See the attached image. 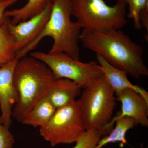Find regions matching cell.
<instances>
[{"mask_svg":"<svg viewBox=\"0 0 148 148\" xmlns=\"http://www.w3.org/2000/svg\"><path fill=\"white\" fill-rule=\"evenodd\" d=\"M80 41L88 50L135 78L148 76L143 49L121 30L99 33L82 31Z\"/></svg>","mask_w":148,"mask_h":148,"instance_id":"6da1fadb","label":"cell"},{"mask_svg":"<svg viewBox=\"0 0 148 148\" xmlns=\"http://www.w3.org/2000/svg\"><path fill=\"white\" fill-rule=\"evenodd\" d=\"M56 79L45 64L31 56L18 59L13 73L16 103L12 117L21 123L34 105L46 96Z\"/></svg>","mask_w":148,"mask_h":148,"instance_id":"7a4b0ae2","label":"cell"},{"mask_svg":"<svg viewBox=\"0 0 148 148\" xmlns=\"http://www.w3.org/2000/svg\"><path fill=\"white\" fill-rule=\"evenodd\" d=\"M72 0H54L49 19L42 31L33 41L16 53L20 59L36 47L43 38L51 37L53 42L49 53L63 52L79 60L82 29L71 20Z\"/></svg>","mask_w":148,"mask_h":148,"instance_id":"3957f363","label":"cell"},{"mask_svg":"<svg viewBox=\"0 0 148 148\" xmlns=\"http://www.w3.org/2000/svg\"><path fill=\"white\" fill-rule=\"evenodd\" d=\"M127 5L120 0L113 6L104 0H72V15L82 32L106 33L121 30L127 24Z\"/></svg>","mask_w":148,"mask_h":148,"instance_id":"277c9868","label":"cell"},{"mask_svg":"<svg viewBox=\"0 0 148 148\" xmlns=\"http://www.w3.org/2000/svg\"><path fill=\"white\" fill-rule=\"evenodd\" d=\"M78 100L86 130H100L103 136L112 131L109 127L116 106L115 92L103 75L84 88Z\"/></svg>","mask_w":148,"mask_h":148,"instance_id":"5b68a950","label":"cell"},{"mask_svg":"<svg viewBox=\"0 0 148 148\" xmlns=\"http://www.w3.org/2000/svg\"><path fill=\"white\" fill-rule=\"evenodd\" d=\"M86 130L78 101L56 109L51 119L40 128V135L52 147L76 143Z\"/></svg>","mask_w":148,"mask_h":148,"instance_id":"8992f818","label":"cell"},{"mask_svg":"<svg viewBox=\"0 0 148 148\" xmlns=\"http://www.w3.org/2000/svg\"><path fill=\"white\" fill-rule=\"evenodd\" d=\"M30 55L45 64L56 79L71 80L83 89L103 75L100 66L95 62H80L63 52L47 53L37 51Z\"/></svg>","mask_w":148,"mask_h":148,"instance_id":"52a82bcc","label":"cell"},{"mask_svg":"<svg viewBox=\"0 0 148 148\" xmlns=\"http://www.w3.org/2000/svg\"><path fill=\"white\" fill-rule=\"evenodd\" d=\"M52 6H48L38 15L15 25L9 21V32L15 43L16 53L33 41L42 31L50 17Z\"/></svg>","mask_w":148,"mask_h":148,"instance_id":"ba28073f","label":"cell"},{"mask_svg":"<svg viewBox=\"0 0 148 148\" xmlns=\"http://www.w3.org/2000/svg\"><path fill=\"white\" fill-rule=\"evenodd\" d=\"M18 61L15 58L0 67V123L8 128L12 123V110L16 99L13 73Z\"/></svg>","mask_w":148,"mask_h":148,"instance_id":"9c48e42d","label":"cell"},{"mask_svg":"<svg viewBox=\"0 0 148 148\" xmlns=\"http://www.w3.org/2000/svg\"><path fill=\"white\" fill-rule=\"evenodd\" d=\"M116 100L121 103V112L110 122L109 127L111 130L114 128L110 125L112 122L125 116L134 120L136 125L148 127V102L142 95L132 89H127L117 95Z\"/></svg>","mask_w":148,"mask_h":148,"instance_id":"30bf717a","label":"cell"},{"mask_svg":"<svg viewBox=\"0 0 148 148\" xmlns=\"http://www.w3.org/2000/svg\"><path fill=\"white\" fill-rule=\"evenodd\" d=\"M96 55L103 76L113 89L116 96L125 89H131L142 95L148 102L147 91L138 86L132 84L128 79L126 72L112 66L101 56Z\"/></svg>","mask_w":148,"mask_h":148,"instance_id":"8fae6325","label":"cell"},{"mask_svg":"<svg viewBox=\"0 0 148 148\" xmlns=\"http://www.w3.org/2000/svg\"><path fill=\"white\" fill-rule=\"evenodd\" d=\"M82 89L73 81L58 79L53 83L46 96L57 109L76 101L81 95Z\"/></svg>","mask_w":148,"mask_h":148,"instance_id":"7c38bea8","label":"cell"},{"mask_svg":"<svg viewBox=\"0 0 148 148\" xmlns=\"http://www.w3.org/2000/svg\"><path fill=\"white\" fill-rule=\"evenodd\" d=\"M56 110L46 95L34 105L24 117L21 123L41 128L47 124Z\"/></svg>","mask_w":148,"mask_h":148,"instance_id":"4fadbf2b","label":"cell"},{"mask_svg":"<svg viewBox=\"0 0 148 148\" xmlns=\"http://www.w3.org/2000/svg\"><path fill=\"white\" fill-rule=\"evenodd\" d=\"M54 0H29L22 7L6 11L5 15L10 19V23L15 25L26 21L38 15L48 6L53 4Z\"/></svg>","mask_w":148,"mask_h":148,"instance_id":"5bb4252c","label":"cell"},{"mask_svg":"<svg viewBox=\"0 0 148 148\" xmlns=\"http://www.w3.org/2000/svg\"><path fill=\"white\" fill-rule=\"evenodd\" d=\"M114 123H116L114 128L108 135L101 138L95 148H102L109 143H119L123 145L127 143L125 135L129 130L136 125L134 120L126 116L117 119L111 123L112 127H114Z\"/></svg>","mask_w":148,"mask_h":148,"instance_id":"9a60e30c","label":"cell"},{"mask_svg":"<svg viewBox=\"0 0 148 148\" xmlns=\"http://www.w3.org/2000/svg\"><path fill=\"white\" fill-rule=\"evenodd\" d=\"M9 21L0 26V67L16 58L15 43L8 30Z\"/></svg>","mask_w":148,"mask_h":148,"instance_id":"2e32d148","label":"cell"},{"mask_svg":"<svg viewBox=\"0 0 148 148\" xmlns=\"http://www.w3.org/2000/svg\"><path fill=\"white\" fill-rule=\"evenodd\" d=\"M128 5L127 17L134 21V27L136 30H141L142 27L140 15L145 9L148 7V0H120Z\"/></svg>","mask_w":148,"mask_h":148,"instance_id":"e0dca14e","label":"cell"},{"mask_svg":"<svg viewBox=\"0 0 148 148\" xmlns=\"http://www.w3.org/2000/svg\"><path fill=\"white\" fill-rule=\"evenodd\" d=\"M103 136L98 130H87L73 148H95Z\"/></svg>","mask_w":148,"mask_h":148,"instance_id":"ac0fdd59","label":"cell"},{"mask_svg":"<svg viewBox=\"0 0 148 148\" xmlns=\"http://www.w3.org/2000/svg\"><path fill=\"white\" fill-rule=\"evenodd\" d=\"M9 129L0 123V148H13L14 137Z\"/></svg>","mask_w":148,"mask_h":148,"instance_id":"d6986e66","label":"cell"},{"mask_svg":"<svg viewBox=\"0 0 148 148\" xmlns=\"http://www.w3.org/2000/svg\"><path fill=\"white\" fill-rule=\"evenodd\" d=\"M18 1V0L0 1V26L10 20L9 18L5 16L6 11L8 8L16 3Z\"/></svg>","mask_w":148,"mask_h":148,"instance_id":"ffe728a7","label":"cell"},{"mask_svg":"<svg viewBox=\"0 0 148 148\" xmlns=\"http://www.w3.org/2000/svg\"><path fill=\"white\" fill-rule=\"evenodd\" d=\"M140 20L141 26L147 30L148 33V7L145 9L140 15Z\"/></svg>","mask_w":148,"mask_h":148,"instance_id":"44dd1931","label":"cell"},{"mask_svg":"<svg viewBox=\"0 0 148 148\" xmlns=\"http://www.w3.org/2000/svg\"><path fill=\"white\" fill-rule=\"evenodd\" d=\"M8 1V0H0V1Z\"/></svg>","mask_w":148,"mask_h":148,"instance_id":"7402d4cb","label":"cell"}]
</instances>
